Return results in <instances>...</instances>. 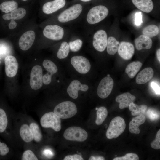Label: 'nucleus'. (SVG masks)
Segmentation results:
<instances>
[{
	"instance_id": "1",
	"label": "nucleus",
	"mask_w": 160,
	"mask_h": 160,
	"mask_svg": "<svg viewBox=\"0 0 160 160\" xmlns=\"http://www.w3.org/2000/svg\"><path fill=\"white\" fill-rule=\"evenodd\" d=\"M77 111L75 104L70 101L62 102L57 105L54 110V113L60 119L70 118L75 115Z\"/></svg>"
},
{
	"instance_id": "2",
	"label": "nucleus",
	"mask_w": 160,
	"mask_h": 160,
	"mask_svg": "<svg viewBox=\"0 0 160 160\" xmlns=\"http://www.w3.org/2000/svg\"><path fill=\"white\" fill-rule=\"evenodd\" d=\"M125 127L124 119L119 116L115 117L110 123L106 132L107 138L109 139L117 138L123 133Z\"/></svg>"
},
{
	"instance_id": "3",
	"label": "nucleus",
	"mask_w": 160,
	"mask_h": 160,
	"mask_svg": "<svg viewBox=\"0 0 160 160\" xmlns=\"http://www.w3.org/2000/svg\"><path fill=\"white\" fill-rule=\"evenodd\" d=\"M109 13V10L104 6H96L91 8L86 17L87 23L91 25L97 23L104 19Z\"/></svg>"
},
{
	"instance_id": "4",
	"label": "nucleus",
	"mask_w": 160,
	"mask_h": 160,
	"mask_svg": "<svg viewBox=\"0 0 160 160\" xmlns=\"http://www.w3.org/2000/svg\"><path fill=\"white\" fill-rule=\"evenodd\" d=\"M83 10L81 5L75 4L64 10L57 17L59 22L62 23L69 22L77 18L81 14Z\"/></svg>"
},
{
	"instance_id": "5",
	"label": "nucleus",
	"mask_w": 160,
	"mask_h": 160,
	"mask_svg": "<svg viewBox=\"0 0 160 160\" xmlns=\"http://www.w3.org/2000/svg\"><path fill=\"white\" fill-rule=\"evenodd\" d=\"M63 136L68 140L81 142L86 140L88 137V133L80 127L72 126L67 128L65 130Z\"/></svg>"
},
{
	"instance_id": "6",
	"label": "nucleus",
	"mask_w": 160,
	"mask_h": 160,
	"mask_svg": "<svg viewBox=\"0 0 160 160\" xmlns=\"http://www.w3.org/2000/svg\"><path fill=\"white\" fill-rule=\"evenodd\" d=\"M40 122L41 126L44 128H51L57 132L60 131L61 128L60 118L53 112L44 114L41 117Z\"/></svg>"
},
{
	"instance_id": "7",
	"label": "nucleus",
	"mask_w": 160,
	"mask_h": 160,
	"mask_svg": "<svg viewBox=\"0 0 160 160\" xmlns=\"http://www.w3.org/2000/svg\"><path fill=\"white\" fill-rule=\"evenodd\" d=\"M43 33L47 38L54 40L59 41L63 38L64 31L61 26L57 25H48L44 28Z\"/></svg>"
},
{
	"instance_id": "8",
	"label": "nucleus",
	"mask_w": 160,
	"mask_h": 160,
	"mask_svg": "<svg viewBox=\"0 0 160 160\" xmlns=\"http://www.w3.org/2000/svg\"><path fill=\"white\" fill-rule=\"evenodd\" d=\"M43 71L42 67L36 65L32 68L30 75V84L33 89L37 90L43 85Z\"/></svg>"
},
{
	"instance_id": "9",
	"label": "nucleus",
	"mask_w": 160,
	"mask_h": 160,
	"mask_svg": "<svg viewBox=\"0 0 160 160\" xmlns=\"http://www.w3.org/2000/svg\"><path fill=\"white\" fill-rule=\"evenodd\" d=\"M114 81L110 76L103 78L100 82L97 89L98 96L102 99L107 98L111 93L113 88Z\"/></svg>"
},
{
	"instance_id": "10",
	"label": "nucleus",
	"mask_w": 160,
	"mask_h": 160,
	"mask_svg": "<svg viewBox=\"0 0 160 160\" xmlns=\"http://www.w3.org/2000/svg\"><path fill=\"white\" fill-rule=\"evenodd\" d=\"M72 65L79 73L84 74L90 70L91 65L89 60L81 56L73 57L71 60Z\"/></svg>"
},
{
	"instance_id": "11",
	"label": "nucleus",
	"mask_w": 160,
	"mask_h": 160,
	"mask_svg": "<svg viewBox=\"0 0 160 160\" xmlns=\"http://www.w3.org/2000/svg\"><path fill=\"white\" fill-rule=\"evenodd\" d=\"M107 40V35L106 31L103 30H99L93 35V46L97 51L103 52L106 48Z\"/></svg>"
},
{
	"instance_id": "12",
	"label": "nucleus",
	"mask_w": 160,
	"mask_h": 160,
	"mask_svg": "<svg viewBox=\"0 0 160 160\" xmlns=\"http://www.w3.org/2000/svg\"><path fill=\"white\" fill-rule=\"evenodd\" d=\"M35 37V33L33 30H28L24 33L19 40L18 44L20 49L23 51L29 49L33 44Z\"/></svg>"
},
{
	"instance_id": "13",
	"label": "nucleus",
	"mask_w": 160,
	"mask_h": 160,
	"mask_svg": "<svg viewBox=\"0 0 160 160\" xmlns=\"http://www.w3.org/2000/svg\"><path fill=\"white\" fill-rule=\"evenodd\" d=\"M135 51V47L131 43L122 41L119 44L117 52L119 55L122 58L127 60L132 57Z\"/></svg>"
},
{
	"instance_id": "14",
	"label": "nucleus",
	"mask_w": 160,
	"mask_h": 160,
	"mask_svg": "<svg viewBox=\"0 0 160 160\" xmlns=\"http://www.w3.org/2000/svg\"><path fill=\"white\" fill-rule=\"evenodd\" d=\"M4 62L6 75L9 77L15 76L18 68V63L16 58L12 55L7 56L5 58Z\"/></svg>"
},
{
	"instance_id": "15",
	"label": "nucleus",
	"mask_w": 160,
	"mask_h": 160,
	"mask_svg": "<svg viewBox=\"0 0 160 160\" xmlns=\"http://www.w3.org/2000/svg\"><path fill=\"white\" fill-rule=\"evenodd\" d=\"M43 65L48 72L43 76V82L44 84L48 85L51 82L52 75L57 72L58 69L52 61L47 59L43 61Z\"/></svg>"
},
{
	"instance_id": "16",
	"label": "nucleus",
	"mask_w": 160,
	"mask_h": 160,
	"mask_svg": "<svg viewBox=\"0 0 160 160\" xmlns=\"http://www.w3.org/2000/svg\"><path fill=\"white\" fill-rule=\"evenodd\" d=\"M89 88L87 85L82 84L77 80L73 81L70 83L67 89V92L69 96L73 99H76L78 96L79 90L86 91Z\"/></svg>"
},
{
	"instance_id": "17",
	"label": "nucleus",
	"mask_w": 160,
	"mask_h": 160,
	"mask_svg": "<svg viewBox=\"0 0 160 160\" xmlns=\"http://www.w3.org/2000/svg\"><path fill=\"white\" fill-rule=\"evenodd\" d=\"M65 3V0H54L48 2L43 5L42 11L46 14H50L63 8Z\"/></svg>"
},
{
	"instance_id": "18",
	"label": "nucleus",
	"mask_w": 160,
	"mask_h": 160,
	"mask_svg": "<svg viewBox=\"0 0 160 160\" xmlns=\"http://www.w3.org/2000/svg\"><path fill=\"white\" fill-rule=\"evenodd\" d=\"M153 75L154 71L152 68H146L138 73L136 78V82L139 84H145L151 80Z\"/></svg>"
},
{
	"instance_id": "19",
	"label": "nucleus",
	"mask_w": 160,
	"mask_h": 160,
	"mask_svg": "<svg viewBox=\"0 0 160 160\" xmlns=\"http://www.w3.org/2000/svg\"><path fill=\"white\" fill-rule=\"evenodd\" d=\"M136 97L129 92H127L119 95L116 98V102L119 103V108L123 109L128 107L129 104L135 100Z\"/></svg>"
},
{
	"instance_id": "20",
	"label": "nucleus",
	"mask_w": 160,
	"mask_h": 160,
	"mask_svg": "<svg viewBox=\"0 0 160 160\" xmlns=\"http://www.w3.org/2000/svg\"><path fill=\"white\" fill-rule=\"evenodd\" d=\"M135 43L137 50L149 49L152 47L153 42L151 38L143 34L135 39Z\"/></svg>"
},
{
	"instance_id": "21",
	"label": "nucleus",
	"mask_w": 160,
	"mask_h": 160,
	"mask_svg": "<svg viewBox=\"0 0 160 160\" xmlns=\"http://www.w3.org/2000/svg\"><path fill=\"white\" fill-rule=\"evenodd\" d=\"M146 120L144 115L137 116L132 118L129 124V130L131 133L138 134L140 133L139 126L143 124Z\"/></svg>"
},
{
	"instance_id": "22",
	"label": "nucleus",
	"mask_w": 160,
	"mask_h": 160,
	"mask_svg": "<svg viewBox=\"0 0 160 160\" xmlns=\"http://www.w3.org/2000/svg\"><path fill=\"white\" fill-rule=\"evenodd\" d=\"M134 5L140 10L149 13L153 9L154 4L152 0H132Z\"/></svg>"
},
{
	"instance_id": "23",
	"label": "nucleus",
	"mask_w": 160,
	"mask_h": 160,
	"mask_svg": "<svg viewBox=\"0 0 160 160\" xmlns=\"http://www.w3.org/2000/svg\"><path fill=\"white\" fill-rule=\"evenodd\" d=\"M26 14V11L24 8H17L10 13L4 14L2 18L6 20H19L23 18Z\"/></svg>"
},
{
	"instance_id": "24",
	"label": "nucleus",
	"mask_w": 160,
	"mask_h": 160,
	"mask_svg": "<svg viewBox=\"0 0 160 160\" xmlns=\"http://www.w3.org/2000/svg\"><path fill=\"white\" fill-rule=\"evenodd\" d=\"M142 66V63L139 61L132 62L127 66L125 72L130 78H133L139 71Z\"/></svg>"
},
{
	"instance_id": "25",
	"label": "nucleus",
	"mask_w": 160,
	"mask_h": 160,
	"mask_svg": "<svg viewBox=\"0 0 160 160\" xmlns=\"http://www.w3.org/2000/svg\"><path fill=\"white\" fill-rule=\"evenodd\" d=\"M20 134L22 139L27 143L31 142L34 139L32 132L29 127L27 124H24L21 127Z\"/></svg>"
},
{
	"instance_id": "26",
	"label": "nucleus",
	"mask_w": 160,
	"mask_h": 160,
	"mask_svg": "<svg viewBox=\"0 0 160 160\" xmlns=\"http://www.w3.org/2000/svg\"><path fill=\"white\" fill-rule=\"evenodd\" d=\"M129 110L131 111V114L133 116H139L144 115L147 109V106L145 105H138L132 102L128 106Z\"/></svg>"
},
{
	"instance_id": "27",
	"label": "nucleus",
	"mask_w": 160,
	"mask_h": 160,
	"mask_svg": "<svg viewBox=\"0 0 160 160\" xmlns=\"http://www.w3.org/2000/svg\"><path fill=\"white\" fill-rule=\"evenodd\" d=\"M119 42L113 36L108 38L107 45V52L110 55H114L117 52Z\"/></svg>"
},
{
	"instance_id": "28",
	"label": "nucleus",
	"mask_w": 160,
	"mask_h": 160,
	"mask_svg": "<svg viewBox=\"0 0 160 160\" xmlns=\"http://www.w3.org/2000/svg\"><path fill=\"white\" fill-rule=\"evenodd\" d=\"M18 4L16 2L6 1L0 4V10L6 14L11 12L17 8Z\"/></svg>"
},
{
	"instance_id": "29",
	"label": "nucleus",
	"mask_w": 160,
	"mask_h": 160,
	"mask_svg": "<svg viewBox=\"0 0 160 160\" xmlns=\"http://www.w3.org/2000/svg\"><path fill=\"white\" fill-rule=\"evenodd\" d=\"M159 32V28L155 25H150L144 27L142 31V34L150 38L157 36Z\"/></svg>"
},
{
	"instance_id": "30",
	"label": "nucleus",
	"mask_w": 160,
	"mask_h": 160,
	"mask_svg": "<svg viewBox=\"0 0 160 160\" xmlns=\"http://www.w3.org/2000/svg\"><path fill=\"white\" fill-rule=\"evenodd\" d=\"M108 113L107 110L105 107L102 106L98 108L96 112V124L97 125L102 124L107 118Z\"/></svg>"
},
{
	"instance_id": "31",
	"label": "nucleus",
	"mask_w": 160,
	"mask_h": 160,
	"mask_svg": "<svg viewBox=\"0 0 160 160\" xmlns=\"http://www.w3.org/2000/svg\"><path fill=\"white\" fill-rule=\"evenodd\" d=\"M29 127L33 136L34 140L37 142H40L42 138V135L38 125L33 122L30 124Z\"/></svg>"
},
{
	"instance_id": "32",
	"label": "nucleus",
	"mask_w": 160,
	"mask_h": 160,
	"mask_svg": "<svg viewBox=\"0 0 160 160\" xmlns=\"http://www.w3.org/2000/svg\"><path fill=\"white\" fill-rule=\"evenodd\" d=\"M70 51L68 44L66 41L62 43L57 53V56L60 59H64L68 55Z\"/></svg>"
},
{
	"instance_id": "33",
	"label": "nucleus",
	"mask_w": 160,
	"mask_h": 160,
	"mask_svg": "<svg viewBox=\"0 0 160 160\" xmlns=\"http://www.w3.org/2000/svg\"><path fill=\"white\" fill-rule=\"evenodd\" d=\"M8 124V120L5 111L0 108V132H3L6 129Z\"/></svg>"
},
{
	"instance_id": "34",
	"label": "nucleus",
	"mask_w": 160,
	"mask_h": 160,
	"mask_svg": "<svg viewBox=\"0 0 160 160\" xmlns=\"http://www.w3.org/2000/svg\"><path fill=\"white\" fill-rule=\"evenodd\" d=\"M83 44V42L80 39H76L68 43L70 50L73 52H77L79 51Z\"/></svg>"
},
{
	"instance_id": "35",
	"label": "nucleus",
	"mask_w": 160,
	"mask_h": 160,
	"mask_svg": "<svg viewBox=\"0 0 160 160\" xmlns=\"http://www.w3.org/2000/svg\"><path fill=\"white\" fill-rule=\"evenodd\" d=\"M113 160H138L139 158L136 154L132 153L126 154L124 156L116 157L114 158Z\"/></svg>"
},
{
	"instance_id": "36",
	"label": "nucleus",
	"mask_w": 160,
	"mask_h": 160,
	"mask_svg": "<svg viewBox=\"0 0 160 160\" xmlns=\"http://www.w3.org/2000/svg\"><path fill=\"white\" fill-rule=\"evenodd\" d=\"M21 159L23 160H37L38 159L32 151L28 150L23 152Z\"/></svg>"
},
{
	"instance_id": "37",
	"label": "nucleus",
	"mask_w": 160,
	"mask_h": 160,
	"mask_svg": "<svg viewBox=\"0 0 160 160\" xmlns=\"http://www.w3.org/2000/svg\"><path fill=\"white\" fill-rule=\"evenodd\" d=\"M151 147L155 149H160V130L157 132L155 139L151 143Z\"/></svg>"
},
{
	"instance_id": "38",
	"label": "nucleus",
	"mask_w": 160,
	"mask_h": 160,
	"mask_svg": "<svg viewBox=\"0 0 160 160\" xmlns=\"http://www.w3.org/2000/svg\"><path fill=\"white\" fill-rule=\"evenodd\" d=\"M9 149L6 144L0 142V155L4 156L6 155L9 151Z\"/></svg>"
},
{
	"instance_id": "39",
	"label": "nucleus",
	"mask_w": 160,
	"mask_h": 160,
	"mask_svg": "<svg viewBox=\"0 0 160 160\" xmlns=\"http://www.w3.org/2000/svg\"><path fill=\"white\" fill-rule=\"evenodd\" d=\"M142 13L136 12L135 15V24L137 26H140L143 23Z\"/></svg>"
},
{
	"instance_id": "40",
	"label": "nucleus",
	"mask_w": 160,
	"mask_h": 160,
	"mask_svg": "<svg viewBox=\"0 0 160 160\" xmlns=\"http://www.w3.org/2000/svg\"><path fill=\"white\" fill-rule=\"evenodd\" d=\"M156 113L157 112L156 111L151 109H149L147 112V113H148L149 118L153 120L158 118L159 117V115H157Z\"/></svg>"
},
{
	"instance_id": "41",
	"label": "nucleus",
	"mask_w": 160,
	"mask_h": 160,
	"mask_svg": "<svg viewBox=\"0 0 160 160\" xmlns=\"http://www.w3.org/2000/svg\"><path fill=\"white\" fill-rule=\"evenodd\" d=\"M64 160H83V158L80 155L74 154L67 156L64 159Z\"/></svg>"
},
{
	"instance_id": "42",
	"label": "nucleus",
	"mask_w": 160,
	"mask_h": 160,
	"mask_svg": "<svg viewBox=\"0 0 160 160\" xmlns=\"http://www.w3.org/2000/svg\"><path fill=\"white\" fill-rule=\"evenodd\" d=\"M151 86L155 91L156 94L160 95V86L156 82L153 81L151 83Z\"/></svg>"
},
{
	"instance_id": "43",
	"label": "nucleus",
	"mask_w": 160,
	"mask_h": 160,
	"mask_svg": "<svg viewBox=\"0 0 160 160\" xmlns=\"http://www.w3.org/2000/svg\"><path fill=\"white\" fill-rule=\"evenodd\" d=\"M43 154L48 158H51L53 156V153L52 150L49 149H45L43 151Z\"/></svg>"
},
{
	"instance_id": "44",
	"label": "nucleus",
	"mask_w": 160,
	"mask_h": 160,
	"mask_svg": "<svg viewBox=\"0 0 160 160\" xmlns=\"http://www.w3.org/2000/svg\"><path fill=\"white\" fill-rule=\"evenodd\" d=\"M17 25V23L15 20L12 19L9 24L8 27L10 29L12 30L15 28Z\"/></svg>"
},
{
	"instance_id": "45",
	"label": "nucleus",
	"mask_w": 160,
	"mask_h": 160,
	"mask_svg": "<svg viewBox=\"0 0 160 160\" xmlns=\"http://www.w3.org/2000/svg\"><path fill=\"white\" fill-rule=\"evenodd\" d=\"M105 158L102 156H91L89 159V160H104Z\"/></svg>"
},
{
	"instance_id": "46",
	"label": "nucleus",
	"mask_w": 160,
	"mask_h": 160,
	"mask_svg": "<svg viewBox=\"0 0 160 160\" xmlns=\"http://www.w3.org/2000/svg\"><path fill=\"white\" fill-rule=\"evenodd\" d=\"M156 55L157 58L158 60L159 61L160 63V49H158L156 52Z\"/></svg>"
},
{
	"instance_id": "47",
	"label": "nucleus",
	"mask_w": 160,
	"mask_h": 160,
	"mask_svg": "<svg viewBox=\"0 0 160 160\" xmlns=\"http://www.w3.org/2000/svg\"><path fill=\"white\" fill-rule=\"evenodd\" d=\"M81 1L84 2H87L91 1L92 0H81Z\"/></svg>"
},
{
	"instance_id": "48",
	"label": "nucleus",
	"mask_w": 160,
	"mask_h": 160,
	"mask_svg": "<svg viewBox=\"0 0 160 160\" xmlns=\"http://www.w3.org/2000/svg\"><path fill=\"white\" fill-rule=\"evenodd\" d=\"M22 0L23 1H27L28 0Z\"/></svg>"
}]
</instances>
